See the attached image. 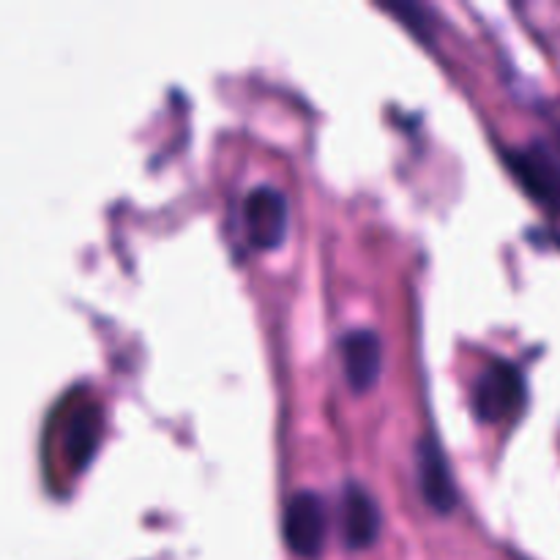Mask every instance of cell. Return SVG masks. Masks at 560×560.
I'll use <instances>...</instances> for the list:
<instances>
[{"label":"cell","mask_w":560,"mask_h":560,"mask_svg":"<svg viewBox=\"0 0 560 560\" xmlns=\"http://www.w3.org/2000/svg\"><path fill=\"white\" fill-rule=\"evenodd\" d=\"M525 399H528V386L514 361L495 359L476 381L474 408L485 421L512 419L525 408Z\"/></svg>","instance_id":"obj_1"},{"label":"cell","mask_w":560,"mask_h":560,"mask_svg":"<svg viewBox=\"0 0 560 560\" xmlns=\"http://www.w3.org/2000/svg\"><path fill=\"white\" fill-rule=\"evenodd\" d=\"M241 213H244L246 238L255 249H273L288 235V197L273 184H257L255 189L246 191Z\"/></svg>","instance_id":"obj_2"},{"label":"cell","mask_w":560,"mask_h":560,"mask_svg":"<svg viewBox=\"0 0 560 560\" xmlns=\"http://www.w3.org/2000/svg\"><path fill=\"white\" fill-rule=\"evenodd\" d=\"M282 534L290 550L301 558H317L326 547L328 509L315 490H301L284 506Z\"/></svg>","instance_id":"obj_3"},{"label":"cell","mask_w":560,"mask_h":560,"mask_svg":"<svg viewBox=\"0 0 560 560\" xmlns=\"http://www.w3.org/2000/svg\"><path fill=\"white\" fill-rule=\"evenodd\" d=\"M383 528V514L370 490L348 481L339 495V530L350 550H366L377 541Z\"/></svg>","instance_id":"obj_4"},{"label":"cell","mask_w":560,"mask_h":560,"mask_svg":"<svg viewBox=\"0 0 560 560\" xmlns=\"http://www.w3.org/2000/svg\"><path fill=\"white\" fill-rule=\"evenodd\" d=\"M416 465H419V487L427 506L438 514H448L457 506V487H454L452 465L446 452L432 435L421 438L416 446Z\"/></svg>","instance_id":"obj_5"},{"label":"cell","mask_w":560,"mask_h":560,"mask_svg":"<svg viewBox=\"0 0 560 560\" xmlns=\"http://www.w3.org/2000/svg\"><path fill=\"white\" fill-rule=\"evenodd\" d=\"M339 359L353 392H370L383 370V342L372 328H350L339 339Z\"/></svg>","instance_id":"obj_6"},{"label":"cell","mask_w":560,"mask_h":560,"mask_svg":"<svg viewBox=\"0 0 560 560\" xmlns=\"http://www.w3.org/2000/svg\"><path fill=\"white\" fill-rule=\"evenodd\" d=\"M512 167L539 202L560 208V159L541 142L512 153Z\"/></svg>","instance_id":"obj_7"},{"label":"cell","mask_w":560,"mask_h":560,"mask_svg":"<svg viewBox=\"0 0 560 560\" xmlns=\"http://www.w3.org/2000/svg\"><path fill=\"white\" fill-rule=\"evenodd\" d=\"M98 435H102V416L98 408H85L80 413H74L69 430H66V454H69L71 463L80 468L91 459V454L96 452Z\"/></svg>","instance_id":"obj_8"}]
</instances>
